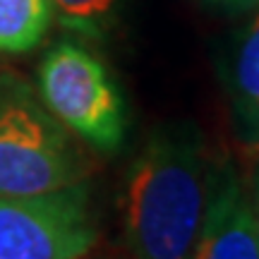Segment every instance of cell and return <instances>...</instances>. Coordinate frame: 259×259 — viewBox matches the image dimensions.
<instances>
[{
	"instance_id": "cell-1",
	"label": "cell",
	"mask_w": 259,
	"mask_h": 259,
	"mask_svg": "<svg viewBox=\"0 0 259 259\" xmlns=\"http://www.w3.org/2000/svg\"><path fill=\"white\" fill-rule=\"evenodd\" d=\"M211 156L194 122H161L132 158L122 185L127 259H190L209 194Z\"/></svg>"
},
{
	"instance_id": "cell-2",
	"label": "cell",
	"mask_w": 259,
	"mask_h": 259,
	"mask_svg": "<svg viewBox=\"0 0 259 259\" xmlns=\"http://www.w3.org/2000/svg\"><path fill=\"white\" fill-rule=\"evenodd\" d=\"M94 170L84 147L12 70H0V197H27L87 183Z\"/></svg>"
},
{
	"instance_id": "cell-3",
	"label": "cell",
	"mask_w": 259,
	"mask_h": 259,
	"mask_svg": "<svg viewBox=\"0 0 259 259\" xmlns=\"http://www.w3.org/2000/svg\"><path fill=\"white\" fill-rule=\"evenodd\" d=\"M41 101L84 147L118 154L127 139V106L108 67L89 48L60 41L38 65Z\"/></svg>"
},
{
	"instance_id": "cell-4",
	"label": "cell",
	"mask_w": 259,
	"mask_h": 259,
	"mask_svg": "<svg viewBox=\"0 0 259 259\" xmlns=\"http://www.w3.org/2000/svg\"><path fill=\"white\" fill-rule=\"evenodd\" d=\"M96 245L99 221L87 183L0 197V259H79Z\"/></svg>"
},
{
	"instance_id": "cell-5",
	"label": "cell",
	"mask_w": 259,
	"mask_h": 259,
	"mask_svg": "<svg viewBox=\"0 0 259 259\" xmlns=\"http://www.w3.org/2000/svg\"><path fill=\"white\" fill-rule=\"evenodd\" d=\"M190 259H259L245 176L231 156H211L206 209Z\"/></svg>"
},
{
	"instance_id": "cell-6",
	"label": "cell",
	"mask_w": 259,
	"mask_h": 259,
	"mask_svg": "<svg viewBox=\"0 0 259 259\" xmlns=\"http://www.w3.org/2000/svg\"><path fill=\"white\" fill-rule=\"evenodd\" d=\"M228 96L235 127L247 147L259 144V10L242 29L228 63Z\"/></svg>"
},
{
	"instance_id": "cell-7",
	"label": "cell",
	"mask_w": 259,
	"mask_h": 259,
	"mask_svg": "<svg viewBox=\"0 0 259 259\" xmlns=\"http://www.w3.org/2000/svg\"><path fill=\"white\" fill-rule=\"evenodd\" d=\"M53 22L51 0H0V53H29Z\"/></svg>"
},
{
	"instance_id": "cell-8",
	"label": "cell",
	"mask_w": 259,
	"mask_h": 259,
	"mask_svg": "<svg viewBox=\"0 0 259 259\" xmlns=\"http://www.w3.org/2000/svg\"><path fill=\"white\" fill-rule=\"evenodd\" d=\"M60 27L94 41H103L118 27V0H51Z\"/></svg>"
},
{
	"instance_id": "cell-9",
	"label": "cell",
	"mask_w": 259,
	"mask_h": 259,
	"mask_svg": "<svg viewBox=\"0 0 259 259\" xmlns=\"http://www.w3.org/2000/svg\"><path fill=\"white\" fill-rule=\"evenodd\" d=\"M250 161H247V176H245V187H247V199L254 216V226L259 233V147H250Z\"/></svg>"
},
{
	"instance_id": "cell-10",
	"label": "cell",
	"mask_w": 259,
	"mask_h": 259,
	"mask_svg": "<svg viewBox=\"0 0 259 259\" xmlns=\"http://www.w3.org/2000/svg\"><path fill=\"white\" fill-rule=\"evenodd\" d=\"M209 3L226 12H247V10L259 8V0H209Z\"/></svg>"
},
{
	"instance_id": "cell-11",
	"label": "cell",
	"mask_w": 259,
	"mask_h": 259,
	"mask_svg": "<svg viewBox=\"0 0 259 259\" xmlns=\"http://www.w3.org/2000/svg\"><path fill=\"white\" fill-rule=\"evenodd\" d=\"M79 259H127V257H118V254H99V257H92V252H89V254H84Z\"/></svg>"
},
{
	"instance_id": "cell-12",
	"label": "cell",
	"mask_w": 259,
	"mask_h": 259,
	"mask_svg": "<svg viewBox=\"0 0 259 259\" xmlns=\"http://www.w3.org/2000/svg\"><path fill=\"white\" fill-rule=\"evenodd\" d=\"M257 147H259V144H257Z\"/></svg>"
}]
</instances>
